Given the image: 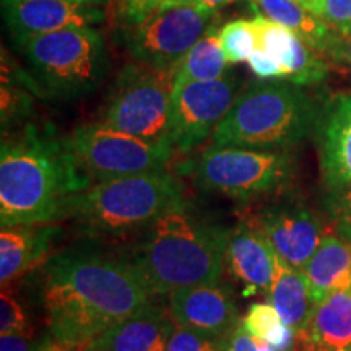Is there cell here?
<instances>
[{"mask_svg": "<svg viewBox=\"0 0 351 351\" xmlns=\"http://www.w3.org/2000/svg\"><path fill=\"white\" fill-rule=\"evenodd\" d=\"M213 23L215 13L169 2L142 23L127 28V49L138 64L174 70Z\"/></svg>", "mask_w": 351, "mask_h": 351, "instance_id": "30bf717a", "label": "cell"}, {"mask_svg": "<svg viewBox=\"0 0 351 351\" xmlns=\"http://www.w3.org/2000/svg\"><path fill=\"white\" fill-rule=\"evenodd\" d=\"M296 339L302 351H351V288L317 302Z\"/></svg>", "mask_w": 351, "mask_h": 351, "instance_id": "d6986e66", "label": "cell"}, {"mask_svg": "<svg viewBox=\"0 0 351 351\" xmlns=\"http://www.w3.org/2000/svg\"><path fill=\"white\" fill-rule=\"evenodd\" d=\"M2 127L19 124L33 111V98L23 86H15L13 83H2Z\"/></svg>", "mask_w": 351, "mask_h": 351, "instance_id": "83f0119b", "label": "cell"}, {"mask_svg": "<svg viewBox=\"0 0 351 351\" xmlns=\"http://www.w3.org/2000/svg\"><path fill=\"white\" fill-rule=\"evenodd\" d=\"M276 254L252 219L225 228V269L243 288V296H269Z\"/></svg>", "mask_w": 351, "mask_h": 351, "instance_id": "5bb4252c", "label": "cell"}, {"mask_svg": "<svg viewBox=\"0 0 351 351\" xmlns=\"http://www.w3.org/2000/svg\"><path fill=\"white\" fill-rule=\"evenodd\" d=\"M59 232V228L52 225L3 226L0 231L2 287L44 261Z\"/></svg>", "mask_w": 351, "mask_h": 351, "instance_id": "ffe728a7", "label": "cell"}, {"mask_svg": "<svg viewBox=\"0 0 351 351\" xmlns=\"http://www.w3.org/2000/svg\"><path fill=\"white\" fill-rule=\"evenodd\" d=\"M70 2L83 3V5H93V7H103L106 5L109 0H70Z\"/></svg>", "mask_w": 351, "mask_h": 351, "instance_id": "f35d334b", "label": "cell"}, {"mask_svg": "<svg viewBox=\"0 0 351 351\" xmlns=\"http://www.w3.org/2000/svg\"><path fill=\"white\" fill-rule=\"evenodd\" d=\"M0 333H32L23 307L7 288L0 295Z\"/></svg>", "mask_w": 351, "mask_h": 351, "instance_id": "f546056e", "label": "cell"}, {"mask_svg": "<svg viewBox=\"0 0 351 351\" xmlns=\"http://www.w3.org/2000/svg\"><path fill=\"white\" fill-rule=\"evenodd\" d=\"M43 95L78 98L106 72V47L96 28H67L19 43Z\"/></svg>", "mask_w": 351, "mask_h": 351, "instance_id": "8992f818", "label": "cell"}, {"mask_svg": "<svg viewBox=\"0 0 351 351\" xmlns=\"http://www.w3.org/2000/svg\"><path fill=\"white\" fill-rule=\"evenodd\" d=\"M65 142L90 186L91 182L160 173L174 153L171 143L148 142L99 121L78 125Z\"/></svg>", "mask_w": 351, "mask_h": 351, "instance_id": "9c48e42d", "label": "cell"}, {"mask_svg": "<svg viewBox=\"0 0 351 351\" xmlns=\"http://www.w3.org/2000/svg\"><path fill=\"white\" fill-rule=\"evenodd\" d=\"M238 95V82L226 75L174 88L171 104V143L174 150L189 153L212 137Z\"/></svg>", "mask_w": 351, "mask_h": 351, "instance_id": "8fae6325", "label": "cell"}, {"mask_svg": "<svg viewBox=\"0 0 351 351\" xmlns=\"http://www.w3.org/2000/svg\"><path fill=\"white\" fill-rule=\"evenodd\" d=\"M302 274L315 304L351 288V243L340 236H326Z\"/></svg>", "mask_w": 351, "mask_h": 351, "instance_id": "44dd1931", "label": "cell"}, {"mask_svg": "<svg viewBox=\"0 0 351 351\" xmlns=\"http://www.w3.org/2000/svg\"><path fill=\"white\" fill-rule=\"evenodd\" d=\"M252 21L257 29L258 49L267 52L280 64L285 80L302 86L314 85L327 77L328 65L326 60L320 59L319 52L300 36L258 13Z\"/></svg>", "mask_w": 351, "mask_h": 351, "instance_id": "e0dca14e", "label": "cell"}, {"mask_svg": "<svg viewBox=\"0 0 351 351\" xmlns=\"http://www.w3.org/2000/svg\"><path fill=\"white\" fill-rule=\"evenodd\" d=\"M187 205L173 174L147 173L96 182L72 194L62 218L90 236H125L143 231L161 215Z\"/></svg>", "mask_w": 351, "mask_h": 351, "instance_id": "277c9868", "label": "cell"}, {"mask_svg": "<svg viewBox=\"0 0 351 351\" xmlns=\"http://www.w3.org/2000/svg\"><path fill=\"white\" fill-rule=\"evenodd\" d=\"M267 302L275 307L283 322L300 333L315 309V302L311 296L309 285L301 270L293 269L276 256L275 278Z\"/></svg>", "mask_w": 351, "mask_h": 351, "instance_id": "7402d4cb", "label": "cell"}, {"mask_svg": "<svg viewBox=\"0 0 351 351\" xmlns=\"http://www.w3.org/2000/svg\"><path fill=\"white\" fill-rule=\"evenodd\" d=\"M249 2H254V0H249Z\"/></svg>", "mask_w": 351, "mask_h": 351, "instance_id": "b9f144b4", "label": "cell"}, {"mask_svg": "<svg viewBox=\"0 0 351 351\" xmlns=\"http://www.w3.org/2000/svg\"><path fill=\"white\" fill-rule=\"evenodd\" d=\"M153 291L132 261L90 247L56 254L44 267L43 302L51 339L83 348L153 304Z\"/></svg>", "mask_w": 351, "mask_h": 351, "instance_id": "6da1fadb", "label": "cell"}, {"mask_svg": "<svg viewBox=\"0 0 351 351\" xmlns=\"http://www.w3.org/2000/svg\"><path fill=\"white\" fill-rule=\"evenodd\" d=\"M319 160L328 191L351 187V95H335L319 112Z\"/></svg>", "mask_w": 351, "mask_h": 351, "instance_id": "2e32d148", "label": "cell"}, {"mask_svg": "<svg viewBox=\"0 0 351 351\" xmlns=\"http://www.w3.org/2000/svg\"><path fill=\"white\" fill-rule=\"evenodd\" d=\"M295 2L300 3L301 7H304L306 10H309L311 13L319 16V10H320V2L322 0H295Z\"/></svg>", "mask_w": 351, "mask_h": 351, "instance_id": "74e56055", "label": "cell"}, {"mask_svg": "<svg viewBox=\"0 0 351 351\" xmlns=\"http://www.w3.org/2000/svg\"><path fill=\"white\" fill-rule=\"evenodd\" d=\"M319 19L326 21L332 32L351 34V0H322Z\"/></svg>", "mask_w": 351, "mask_h": 351, "instance_id": "4dcf8cb0", "label": "cell"}, {"mask_svg": "<svg viewBox=\"0 0 351 351\" xmlns=\"http://www.w3.org/2000/svg\"><path fill=\"white\" fill-rule=\"evenodd\" d=\"M90 186L67 142L26 125L3 135L0 147V221L3 226L49 225L62 219L72 194Z\"/></svg>", "mask_w": 351, "mask_h": 351, "instance_id": "7a4b0ae2", "label": "cell"}, {"mask_svg": "<svg viewBox=\"0 0 351 351\" xmlns=\"http://www.w3.org/2000/svg\"><path fill=\"white\" fill-rule=\"evenodd\" d=\"M140 232L132 262L156 295L221 278L225 228L204 223L189 212V204L161 215Z\"/></svg>", "mask_w": 351, "mask_h": 351, "instance_id": "3957f363", "label": "cell"}, {"mask_svg": "<svg viewBox=\"0 0 351 351\" xmlns=\"http://www.w3.org/2000/svg\"><path fill=\"white\" fill-rule=\"evenodd\" d=\"M252 5L256 7L258 15L267 16L275 23L288 28L319 54L332 34V29L326 21L306 10L295 0H254Z\"/></svg>", "mask_w": 351, "mask_h": 351, "instance_id": "603a6c76", "label": "cell"}, {"mask_svg": "<svg viewBox=\"0 0 351 351\" xmlns=\"http://www.w3.org/2000/svg\"><path fill=\"white\" fill-rule=\"evenodd\" d=\"M41 341H34L32 333H3L0 335V351H36Z\"/></svg>", "mask_w": 351, "mask_h": 351, "instance_id": "d590c367", "label": "cell"}, {"mask_svg": "<svg viewBox=\"0 0 351 351\" xmlns=\"http://www.w3.org/2000/svg\"><path fill=\"white\" fill-rule=\"evenodd\" d=\"M228 337L176 326L168 351H225Z\"/></svg>", "mask_w": 351, "mask_h": 351, "instance_id": "4316f807", "label": "cell"}, {"mask_svg": "<svg viewBox=\"0 0 351 351\" xmlns=\"http://www.w3.org/2000/svg\"><path fill=\"white\" fill-rule=\"evenodd\" d=\"M247 65L254 72V75L262 78V80H285V72L280 67V64L258 47L249 57Z\"/></svg>", "mask_w": 351, "mask_h": 351, "instance_id": "e575fe53", "label": "cell"}, {"mask_svg": "<svg viewBox=\"0 0 351 351\" xmlns=\"http://www.w3.org/2000/svg\"><path fill=\"white\" fill-rule=\"evenodd\" d=\"M245 330L267 341L276 351H295L296 332L291 330L270 302H254L243 317Z\"/></svg>", "mask_w": 351, "mask_h": 351, "instance_id": "d4e9b609", "label": "cell"}, {"mask_svg": "<svg viewBox=\"0 0 351 351\" xmlns=\"http://www.w3.org/2000/svg\"><path fill=\"white\" fill-rule=\"evenodd\" d=\"M171 2L187 3V5H194L197 8H200V10L217 13L218 10H221L223 7L230 5L232 0H171Z\"/></svg>", "mask_w": 351, "mask_h": 351, "instance_id": "8d00e7d4", "label": "cell"}, {"mask_svg": "<svg viewBox=\"0 0 351 351\" xmlns=\"http://www.w3.org/2000/svg\"><path fill=\"white\" fill-rule=\"evenodd\" d=\"M225 351H276L274 346L267 343V341L258 340L252 337L251 333L245 330L243 326V319L238 324V327L228 335L226 348Z\"/></svg>", "mask_w": 351, "mask_h": 351, "instance_id": "836d02e7", "label": "cell"}, {"mask_svg": "<svg viewBox=\"0 0 351 351\" xmlns=\"http://www.w3.org/2000/svg\"><path fill=\"white\" fill-rule=\"evenodd\" d=\"M67 350H70V348H67V346H64V345H59L52 339L49 340V343H47V351H67Z\"/></svg>", "mask_w": 351, "mask_h": 351, "instance_id": "ab89813d", "label": "cell"}, {"mask_svg": "<svg viewBox=\"0 0 351 351\" xmlns=\"http://www.w3.org/2000/svg\"><path fill=\"white\" fill-rule=\"evenodd\" d=\"M119 2V15L127 28L142 23L145 19L156 12L171 0H117Z\"/></svg>", "mask_w": 351, "mask_h": 351, "instance_id": "1f68e13d", "label": "cell"}, {"mask_svg": "<svg viewBox=\"0 0 351 351\" xmlns=\"http://www.w3.org/2000/svg\"><path fill=\"white\" fill-rule=\"evenodd\" d=\"M169 314L179 327L228 337L241 322L234 291L208 283L169 293Z\"/></svg>", "mask_w": 351, "mask_h": 351, "instance_id": "9a60e30c", "label": "cell"}, {"mask_svg": "<svg viewBox=\"0 0 351 351\" xmlns=\"http://www.w3.org/2000/svg\"><path fill=\"white\" fill-rule=\"evenodd\" d=\"M173 93L174 70L127 65L117 77L99 122L148 142L171 143Z\"/></svg>", "mask_w": 351, "mask_h": 351, "instance_id": "ba28073f", "label": "cell"}, {"mask_svg": "<svg viewBox=\"0 0 351 351\" xmlns=\"http://www.w3.org/2000/svg\"><path fill=\"white\" fill-rule=\"evenodd\" d=\"M219 43L228 64L247 62L258 47L257 29L252 20H232L219 28Z\"/></svg>", "mask_w": 351, "mask_h": 351, "instance_id": "484cf974", "label": "cell"}, {"mask_svg": "<svg viewBox=\"0 0 351 351\" xmlns=\"http://www.w3.org/2000/svg\"><path fill=\"white\" fill-rule=\"evenodd\" d=\"M197 186L239 202L257 200L283 191L295 165L287 150L208 147L187 165Z\"/></svg>", "mask_w": 351, "mask_h": 351, "instance_id": "52a82bcc", "label": "cell"}, {"mask_svg": "<svg viewBox=\"0 0 351 351\" xmlns=\"http://www.w3.org/2000/svg\"><path fill=\"white\" fill-rule=\"evenodd\" d=\"M174 328L173 319L153 302L101 333L83 351H168Z\"/></svg>", "mask_w": 351, "mask_h": 351, "instance_id": "ac0fdd59", "label": "cell"}, {"mask_svg": "<svg viewBox=\"0 0 351 351\" xmlns=\"http://www.w3.org/2000/svg\"><path fill=\"white\" fill-rule=\"evenodd\" d=\"M327 212L337 234L351 243V187L328 191Z\"/></svg>", "mask_w": 351, "mask_h": 351, "instance_id": "f1b7e54d", "label": "cell"}, {"mask_svg": "<svg viewBox=\"0 0 351 351\" xmlns=\"http://www.w3.org/2000/svg\"><path fill=\"white\" fill-rule=\"evenodd\" d=\"M319 112L293 83H252L239 91L212 134L213 147L289 150L315 130Z\"/></svg>", "mask_w": 351, "mask_h": 351, "instance_id": "5b68a950", "label": "cell"}, {"mask_svg": "<svg viewBox=\"0 0 351 351\" xmlns=\"http://www.w3.org/2000/svg\"><path fill=\"white\" fill-rule=\"evenodd\" d=\"M5 25L16 44L67 28H95L104 20L101 7L70 0H2Z\"/></svg>", "mask_w": 351, "mask_h": 351, "instance_id": "4fadbf2b", "label": "cell"}, {"mask_svg": "<svg viewBox=\"0 0 351 351\" xmlns=\"http://www.w3.org/2000/svg\"><path fill=\"white\" fill-rule=\"evenodd\" d=\"M228 60L219 43V28L213 23L199 43L174 69V88L192 82H210L225 77Z\"/></svg>", "mask_w": 351, "mask_h": 351, "instance_id": "cb8c5ba5", "label": "cell"}, {"mask_svg": "<svg viewBox=\"0 0 351 351\" xmlns=\"http://www.w3.org/2000/svg\"><path fill=\"white\" fill-rule=\"evenodd\" d=\"M278 258L296 270H304L326 238L322 223L298 202H275L252 218Z\"/></svg>", "mask_w": 351, "mask_h": 351, "instance_id": "7c38bea8", "label": "cell"}, {"mask_svg": "<svg viewBox=\"0 0 351 351\" xmlns=\"http://www.w3.org/2000/svg\"><path fill=\"white\" fill-rule=\"evenodd\" d=\"M320 54L351 72V34L332 32Z\"/></svg>", "mask_w": 351, "mask_h": 351, "instance_id": "d6a6232c", "label": "cell"}, {"mask_svg": "<svg viewBox=\"0 0 351 351\" xmlns=\"http://www.w3.org/2000/svg\"><path fill=\"white\" fill-rule=\"evenodd\" d=\"M49 340H51V339H44L41 346H39V348H38L36 351H47V343H49Z\"/></svg>", "mask_w": 351, "mask_h": 351, "instance_id": "60d3db41", "label": "cell"}]
</instances>
